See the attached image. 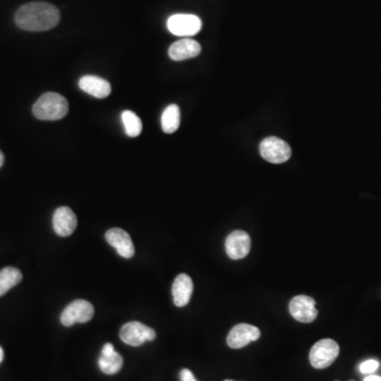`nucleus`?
Listing matches in <instances>:
<instances>
[{
	"instance_id": "3",
	"label": "nucleus",
	"mask_w": 381,
	"mask_h": 381,
	"mask_svg": "<svg viewBox=\"0 0 381 381\" xmlns=\"http://www.w3.org/2000/svg\"><path fill=\"white\" fill-rule=\"evenodd\" d=\"M340 348L333 339H322L317 342L310 353V365L315 369H327L339 356Z\"/></svg>"
},
{
	"instance_id": "10",
	"label": "nucleus",
	"mask_w": 381,
	"mask_h": 381,
	"mask_svg": "<svg viewBox=\"0 0 381 381\" xmlns=\"http://www.w3.org/2000/svg\"><path fill=\"white\" fill-rule=\"evenodd\" d=\"M261 337V332L253 325L240 323L230 332L227 337V344L231 348H242L250 342L257 341Z\"/></svg>"
},
{
	"instance_id": "4",
	"label": "nucleus",
	"mask_w": 381,
	"mask_h": 381,
	"mask_svg": "<svg viewBox=\"0 0 381 381\" xmlns=\"http://www.w3.org/2000/svg\"><path fill=\"white\" fill-rule=\"evenodd\" d=\"M261 156L270 163H286L291 157V148L284 140L278 137H268L259 146Z\"/></svg>"
},
{
	"instance_id": "7",
	"label": "nucleus",
	"mask_w": 381,
	"mask_h": 381,
	"mask_svg": "<svg viewBox=\"0 0 381 381\" xmlns=\"http://www.w3.org/2000/svg\"><path fill=\"white\" fill-rule=\"evenodd\" d=\"M120 338L124 344L131 346H140L146 341H153L156 338V332L142 323L129 322L123 325Z\"/></svg>"
},
{
	"instance_id": "18",
	"label": "nucleus",
	"mask_w": 381,
	"mask_h": 381,
	"mask_svg": "<svg viewBox=\"0 0 381 381\" xmlns=\"http://www.w3.org/2000/svg\"><path fill=\"white\" fill-rule=\"evenodd\" d=\"M23 280V274L14 267H6L0 271V297L16 286Z\"/></svg>"
},
{
	"instance_id": "17",
	"label": "nucleus",
	"mask_w": 381,
	"mask_h": 381,
	"mask_svg": "<svg viewBox=\"0 0 381 381\" xmlns=\"http://www.w3.org/2000/svg\"><path fill=\"white\" fill-rule=\"evenodd\" d=\"M123 365V358L119 353H110V354H101L99 358L100 370L106 375H114L120 371Z\"/></svg>"
},
{
	"instance_id": "24",
	"label": "nucleus",
	"mask_w": 381,
	"mask_h": 381,
	"mask_svg": "<svg viewBox=\"0 0 381 381\" xmlns=\"http://www.w3.org/2000/svg\"><path fill=\"white\" fill-rule=\"evenodd\" d=\"M4 351H2L1 346H0V363H1V361H4Z\"/></svg>"
},
{
	"instance_id": "21",
	"label": "nucleus",
	"mask_w": 381,
	"mask_h": 381,
	"mask_svg": "<svg viewBox=\"0 0 381 381\" xmlns=\"http://www.w3.org/2000/svg\"><path fill=\"white\" fill-rule=\"evenodd\" d=\"M180 380L182 381H197L194 377L193 373L188 369L182 370V372H180Z\"/></svg>"
},
{
	"instance_id": "22",
	"label": "nucleus",
	"mask_w": 381,
	"mask_h": 381,
	"mask_svg": "<svg viewBox=\"0 0 381 381\" xmlns=\"http://www.w3.org/2000/svg\"><path fill=\"white\" fill-rule=\"evenodd\" d=\"M363 381H381V377L377 375H370L367 378H365Z\"/></svg>"
},
{
	"instance_id": "14",
	"label": "nucleus",
	"mask_w": 381,
	"mask_h": 381,
	"mask_svg": "<svg viewBox=\"0 0 381 381\" xmlns=\"http://www.w3.org/2000/svg\"><path fill=\"white\" fill-rule=\"evenodd\" d=\"M201 52V46L196 40L184 38L174 42L169 49V55L173 61H186L198 57Z\"/></svg>"
},
{
	"instance_id": "11",
	"label": "nucleus",
	"mask_w": 381,
	"mask_h": 381,
	"mask_svg": "<svg viewBox=\"0 0 381 381\" xmlns=\"http://www.w3.org/2000/svg\"><path fill=\"white\" fill-rule=\"evenodd\" d=\"M106 240L110 246L116 249L120 257L131 259L135 254V246L131 235L121 228H112L105 234Z\"/></svg>"
},
{
	"instance_id": "5",
	"label": "nucleus",
	"mask_w": 381,
	"mask_h": 381,
	"mask_svg": "<svg viewBox=\"0 0 381 381\" xmlns=\"http://www.w3.org/2000/svg\"><path fill=\"white\" fill-rule=\"evenodd\" d=\"M95 308L86 300H76L61 312V322L64 327H72L76 323H87L93 318Z\"/></svg>"
},
{
	"instance_id": "15",
	"label": "nucleus",
	"mask_w": 381,
	"mask_h": 381,
	"mask_svg": "<svg viewBox=\"0 0 381 381\" xmlns=\"http://www.w3.org/2000/svg\"><path fill=\"white\" fill-rule=\"evenodd\" d=\"M193 288V281L190 276L186 274H180L172 287L174 304L178 307L186 306L190 302Z\"/></svg>"
},
{
	"instance_id": "2",
	"label": "nucleus",
	"mask_w": 381,
	"mask_h": 381,
	"mask_svg": "<svg viewBox=\"0 0 381 381\" xmlns=\"http://www.w3.org/2000/svg\"><path fill=\"white\" fill-rule=\"evenodd\" d=\"M35 118L42 121H57L65 118L69 112L67 99L57 93H46L32 108Z\"/></svg>"
},
{
	"instance_id": "9",
	"label": "nucleus",
	"mask_w": 381,
	"mask_h": 381,
	"mask_svg": "<svg viewBox=\"0 0 381 381\" xmlns=\"http://www.w3.org/2000/svg\"><path fill=\"white\" fill-rule=\"evenodd\" d=\"M250 236L242 230L232 232L225 240V252L230 259H244L250 252Z\"/></svg>"
},
{
	"instance_id": "23",
	"label": "nucleus",
	"mask_w": 381,
	"mask_h": 381,
	"mask_svg": "<svg viewBox=\"0 0 381 381\" xmlns=\"http://www.w3.org/2000/svg\"><path fill=\"white\" fill-rule=\"evenodd\" d=\"M4 154H2L1 152H0V168L2 167V165H4Z\"/></svg>"
},
{
	"instance_id": "16",
	"label": "nucleus",
	"mask_w": 381,
	"mask_h": 381,
	"mask_svg": "<svg viewBox=\"0 0 381 381\" xmlns=\"http://www.w3.org/2000/svg\"><path fill=\"white\" fill-rule=\"evenodd\" d=\"M180 110L176 104L168 106L161 117V127L165 134H173L180 129Z\"/></svg>"
},
{
	"instance_id": "13",
	"label": "nucleus",
	"mask_w": 381,
	"mask_h": 381,
	"mask_svg": "<svg viewBox=\"0 0 381 381\" xmlns=\"http://www.w3.org/2000/svg\"><path fill=\"white\" fill-rule=\"evenodd\" d=\"M81 90L97 99H105L112 93V86L108 81L95 76H84L78 81Z\"/></svg>"
},
{
	"instance_id": "20",
	"label": "nucleus",
	"mask_w": 381,
	"mask_h": 381,
	"mask_svg": "<svg viewBox=\"0 0 381 381\" xmlns=\"http://www.w3.org/2000/svg\"><path fill=\"white\" fill-rule=\"evenodd\" d=\"M378 368H380V363L377 361H374V359H370V361L361 363L359 370L363 374H372L377 371Z\"/></svg>"
},
{
	"instance_id": "8",
	"label": "nucleus",
	"mask_w": 381,
	"mask_h": 381,
	"mask_svg": "<svg viewBox=\"0 0 381 381\" xmlns=\"http://www.w3.org/2000/svg\"><path fill=\"white\" fill-rule=\"evenodd\" d=\"M291 316L301 323L314 322L318 317L316 301L308 295H297L289 303Z\"/></svg>"
},
{
	"instance_id": "19",
	"label": "nucleus",
	"mask_w": 381,
	"mask_h": 381,
	"mask_svg": "<svg viewBox=\"0 0 381 381\" xmlns=\"http://www.w3.org/2000/svg\"><path fill=\"white\" fill-rule=\"evenodd\" d=\"M125 133L129 137L136 138L140 136L142 131V122L139 117L131 110H124L121 115Z\"/></svg>"
},
{
	"instance_id": "12",
	"label": "nucleus",
	"mask_w": 381,
	"mask_h": 381,
	"mask_svg": "<svg viewBox=\"0 0 381 381\" xmlns=\"http://www.w3.org/2000/svg\"><path fill=\"white\" fill-rule=\"evenodd\" d=\"M78 225V219L74 211L68 206H61L57 209L53 214V228L57 235L66 236L71 235L76 231Z\"/></svg>"
},
{
	"instance_id": "1",
	"label": "nucleus",
	"mask_w": 381,
	"mask_h": 381,
	"mask_svg": "<svg viewBox=\"0 0 381 381\" xmlns=\"http://www.w3.org/2000/svg\"><path fill=\"white\" fill-rule=\"evenodd\" d=\"M61 20L59 8L48 2L23 4L15 14V23L25 31L42 32L53 29Z\"/></svg>"
},
{
	"instance_id": "6",
	"label": "nucleus",
	"mask_w": 381,
	"mask_h": 381,
	"mask_svg": "<svg viewBox=\"0 0 381 381\" xmlns=\"http://www.w3.org/2000/svg\"><path fill=\"white\" fill-rule=\"evenodd\" d=\"M168 29L176 36L196 35L201 30L202 23L199 17L193 14H174L168 19Z\"/></svg>"
},
{
	"instance_id": "25",
	"label": "nucleus",
	"mask_w": 381,
	"mask_h": 381,
	"mask_svg": "<svg viewBox=\"0 0 381 381\" xmlns=\"http://www.w3.org/2000/svg\"><path fill=\"white\" fill-rule=\"evenodd\" d=\"M225 381H233V380H225Z\"/></svg>"
}]
</instances>
